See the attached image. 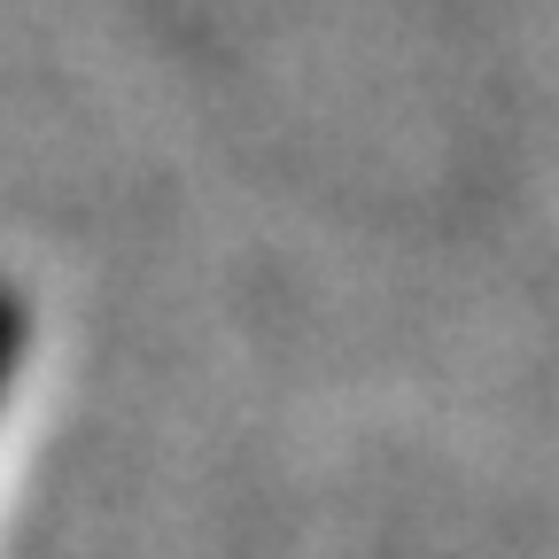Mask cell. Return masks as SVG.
Returning <instances> with one entry per match:
<instances>
[{
    "label": "cell",
    "instance_id": "6da1fadb",
    "mask_svg": "<svg viewBox=\"0 0 559 559\" xmlns=\"http://www.w3.org/2000/svg\"><path fill=\"white\" fill-rule=\"evenodd\" d=\"M9 373L16 366H9V319H0V389H9Z\"/></svg>",
    "mask_w": 559,
    "mask_h": 559
}]
</instances>
